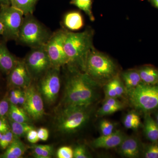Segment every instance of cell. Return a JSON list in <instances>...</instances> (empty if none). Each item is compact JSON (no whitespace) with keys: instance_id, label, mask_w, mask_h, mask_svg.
<instances>
[{"instance_id":"484cf974","label":"cell","mask_w":158,"mask_h":158,"mask_svg":"<svg viewBox=\"0 0 158 158\" xmlns=\"http://www.w3.org/2000/svg\"><path fill=\"white\" fill-rule=\"evenodd\" d=\"M125 127L129 129L137 130L141 125L140 116L135 112L128 113L123 120Z\"/></svg>"},{"instance_id":"277c9868","label":"cell","mask_w":158,"mask_h":158,"mask_svg":"<svg viewBox=\"0 0 158 158\" xmlns=\"http://www.w3.org/2000/svg\"><path fill=\"white\" fill-rule=\"evenodd\" d=\"M52 34L32 15H26L20 29L18 41L31 48L45 45Z\"/></svg>"},{"instance_id":"5bb4252c","label":"cell","mask_w":158,"mask_h":158,"mask_svg":"<svg viewBox=\"0 0 158 158\" xmlns=\"http://www.w3.org/2000/svg\"><path fill=\"white\" fill-rule=\"evenodd\" d=\"M118 147L119 152L125 157L138 158L141 154V144L135 137H126Z\"/></svg>"},{"instance_id":"52a82bcc","label":"cell","mask_w":158,"mask_h":158,"mask_svg":"<svg viewBox=\"0 0 158 158\" xmlns=\"http://www.w3.org/2000/svg\"><path fill=\"white\" fill-rule=\"evenodd\" d=\"M24 16L22 11L11 5L1 4L0 21L4 26L2 35L5 39L17 40Z\"/></svg>"},{"instance_id":"4dcf8cb0","label":"cell","mask_w":158,"mask_h":158,"mask_svg":"<svg viewBox=\"0 0 158 158\" xmlns=\"http://www.w3.org/2000/svg\"><path fill=\"white\" fill-rule=\"evenodd\" d=\"M57 156L59 158H73V149L69 146H63L58 149Z\"/></svg>"},{"instance_id":"7402d4cb","label":"cell","mask_w":158,"mask_h":158,"mask_svg":"<svg viewBox=\"0 0 158 158\" xmlns=\"http://www.w3.org/2000/svg\"><path fill=\"white\" fill-rule=\"evenodd\" d=\"M8 115L10 120L16 122L29 123L30 121V116L24 109L17 106V105L10 104Z\"/></svg>"},{"instance_id":"ab89813d","label":"cell","mask_w":158,"mask_h":158,"mask_svg":"<svg viewBox=\"0 0 158 158\" xmlns=\"http://www.w3.org/2000/svg\"><path fill=\"white\" fill-rule=\"evenodd\" d=\"M53 151V148L52 146L50 145H46V147L43 152L41 158H51L52 154Z\"/></svg>"},{"instance_id":"f1b7e54d","label":"cell","mask_w":158,"mask_h":158,"mask_svg":"<svg viewBox=\"0 0 158 158\" xmlns=\"http://www.w3.org/2000/svg\"><path fill=\"white\" fill-rule=\"evenodd\" d=\"M109 81L116 91L117 98L121 96L124 94L125 88L119 77L116 75Z\"/></svg>"},{"instance_id":"b9f144b4","label":"cell","mask_w":158,"mask_h":158,"mask_svg":"<svg viewBox=\"0 0 158 158\" xmlns=\"http://www.w3.org/2000/svg\"><path fill=\"white\" fill-rule=\"evenodd\" d=\"M4 30V26H3L2 23L0 21V35H3Z\"/></svg>"},{"instance_id":"ac0fdd59","label":"cell","mask_w":158,"mask_h":158,"mask_svg":"<svg viewBox=\"0 0 158 158\" xmlns=\"http://www.w3.org/2000/svg\"><path fill=\"white\" fill-rule=\"evenodd\" d=\"M144 132L146 138L152 142L158 141V125L150 113L144 116Z\"/></svg>"},{"instance_id":"74e56055","label":"cell","mask_w":158,"mask_h":158,"mask_svg":"<svg viewBox=\"0 0 158 158\" xmlns=\"http://www.w3.org/2000/svg\"><path fill=\"white\" fill-rule=\"evenodd\" d=\"M37 134L40 140L46 141L49 137V131L47 129L44 127H41L38 130Z\"/></svg>"},{"instance_id":"d590c367","label":"cell","mask_w":158,"mask_h":158,"mask_svg":"<svg viewBox=\"0 0 158 158\" xmlns=\"http://www.w3.org/2000/svg\"><path fill=\"white\" fill-rule=\"evenodd\" d=\"M22 91L19 90H12L10 93L9 101L10 103L15 105H18V99Z\"/></svg>"},{"instance_id":"3957f363","label":"cell","mask_w":158,"mask_h":158,"mask_svg":"<svg viewBox=\"0 0 158 158\" xmlns=\"http://www.w3.org/2000/svg\"><path fill=\"white\" fill-rule=\"evenodd\" d=\"M85 72L97 83L109 81L117 75V68L110 57L94 47L87 56Z\"/></svg>"},{"instance_id":"e0dca14e","label":"cell","mask_w":158,"mask_h":158,"mask_svg":"<svg viewBox=\"0 0 158 158\" xmlns=\"http://www.w3.org/2000/svg\"><path fill=\"white\" fill-rule=\"evenodd\" d=\"M63 24L69 30L78 31L84 26V19L81 14L79 11H71L64 16Z\"/></svg>"},{"instance_id":"2e32d148","label":"cell","mask_w":158,"mask_h":158,"mask_svg":"<svg viewBox=\"0 0 158 158\" xmlns=\"http://www.w3.org/2000/svg\"><path fill=\"white\" fill-rule=\"evenodd\" d=\"M26 148L24 144L18 138L15 137L6 151L0 155L2 158H21L25 153Z\"/></svg>"},{"instance_id":"ba28073f","label":"cell","mask_w":158,"mask_h":158,"mask_svg":"<svg viewBox=\"0 0 158 158\" xmlns=\"http://www.w3.org/2000/svg\"><path fill=\"white\" fill-rule=\"evenodd\" d=\"M66 30H59L52 34L45 44L46 49L52 66L60 68L68 64V59L64 50V40Z\"/></svg>"},{"instance_id":"e575fe53","label":"cell","mask_w":158,"mask_h":158,"mask_svg":"<svg viewBox=\"0 0 158 158\" xmlns=\"http://www.w3.org/2000/svg\"><path fill=\"white\" fill-rule=\"evenodd\" d=\"M105 90H106L105 93H106V98H117V94H116V91L110 81H109L108 84L106 85Z\"/></svg>"},{"instance_id":"1f68e13d","label":"cell","mask_w":158,"mask_h":158,"mask_svg":"<svg viewBox=\"0 0 158 158\" xmlns=\"http://www.w3.org/2000/svg\"><path fill=\"white\" fill-rule=\"evenodd\" d=\"M89 157L86 149L83 145H79L73 149V158H87Z\"/></svg>"},{"instance_id":"7a4b0ae2","label":"cell","mask_w":158,"mask_h":158,"mask_svg":"<svg viewBox=\"0 0 158 158\" xmlns=\"http://www.w3.org/2000/svg\"><path fill=\"white\" fill-rule=\"evenodd\" d=\"M93 31L87 29L79 33L67 31L64 40V50L71 68L85 72L88 54L93 45Z\"/></svg>"},{"instance_id":"8fae6325","label":"cell","mask_w":158,"mask_h":158,"mask_svg":"<svg viewBox=\"0 0 158 158\" xmlns=\"http://www.w3.org/2000/svg\"><path fill=\"white\" fill-rule=\"evenodd\" d=\"M26 101L23 109L30 118L34 120L41 118L44 114V103L41 95L34 86L25 88Z\"/></svg>"},{"instance_id":"603a6c76","label":"cell","mask_w":158,"mask_h":158,"mask_svg":"<svg viewBox=\"0 0 158 158\" xmlns=\"http://www.w3.org/2000/svg\"><path fill=\"white\" fill-rule=\"evenodd\" d=\"M38 0H10L11 6L19 9L24 16L33 15L35 5Z\"/></svg>"},{"instance_id":"9c48e42d","label":"cell","mask_w":158,"mask_h":158,"mask_svg":"<svg viewBox=\"0 0 158 158\" xmlns=\"http://www.w3.org/2000/svg\"><path fill=\"white\" fill-rule=\"evenodd\" d=\"M24 61L31 77L44 75L52 67L45 45L32 48Z\"/></svg>"},{"instance_id":"d6a6232c","label":"cell","mask_w":158,"mask_h":158,"mask_svg":"<svg viewBox=\"0 0 158 158\" xmlns=\"http://www.w3.org/2000/svg\"><path fill=\"white\" fill-rule=\"evenodd\" d=\"M10 104L6 100H3L0 101V117H4L8 114Z\"/></svg>"},{"instance_id":"d4e9b609","label":"cell","mask_w":158,"mask_h":158,"mask_svg":"<svg viewBox=\"0 0 158 158\" xmlns=\"http://www.w3.org/2000/svg\"><path fill=\"white\" fill-rule=\"evenodd\" d=\"M70 4L84 11L91 21L95 20L92 10V0H71Z\"/></svg>"},{"instance_id":"ee69618b","label":"cell","mask_w":158,"mask_h":158,"mask_svg":"<svg viewBox=\"0 0 158 158\" xmlns=\"http://www.w3.org/2000/svg\"><path fill=\"white\" fill-rule=\"evenodd\" d=\"M156 122L157 124L158 125V112L156 114Z\"/></svg>"},{"instance_id":"5b68a950","label":"cell","mask_w":158,"mask_h":158,"mask_svg":"<svg viewBox=\"0 0 158 158\" xmlns=\"http://www.w3.org/2000/svg\"><path fill=\"white\" fill-rule=\"evenodd\" d=\"M127 91L130 102L137 110L145 114L158 110V84L151 85L141 82Z\"/></svg>"},{"instance_id":"7c38bea8","label":"cell","mask_w":158,"mask_h":158,"mask_svg":"<svg viewBox=\"0 0 158 158\" xmlns=\"http://www.w3.org/2000/svg\"><path fill=\"white\" fill-rule=\"evenodd\" d=\"M9 75V82L13 86L25 89L31 85L32 77L24 60H19Z\"/></svg>"},{"instance_id":"d6986e66","label":"cell","mask_w":158,"mask_h":158,"mask_svg":"<svg viewBox=\"0 0 158 158\" xmlns=\"http://www.w3.org/2000/svg\"><path fill=\"white\" fill-rule=\"evenodd\" d=\"M123 108V104L116 98H106L103 104L97 112V115L103 116L111 115Z\"/></svg>"},{"instance_id":"8992f818","label":"cell","mask_w":158,"mask_h":158,"mask_svg":"<svg viewBox=\"0 0 158 158\" xmlns=\"http://www.w3.org/2000/svg\"><path fill=\"white\" fill-rule=\"evenodd\" d=\"M89 106H65L58 116L57 127L62 133L76 131L89 120L90 115Z\"/></svg>"},{"instance_id":"60d3db41","label":"cell","mask_w":158,"mask_h":158,"mask_svg":"<svg viewBox=\"0 0 158 158\" xmlns=\"http://www.w3.org/2000/svg\"><path fill=\"white\" fill-rule=\"evenodd\" d=\"M26 101V95L24 91H22L18 99V104L23 106Z\"/></svg>"},{"instance_id":"cb8c5ba5","label":"cell","mask_w":158,"mask_h":158,"mask_svg":"<svg viewBox=\"0 0 158 158\" xmlns=\"http://www.w3.org/2000/svg\"><path fill=\"white\" fill-rule=\"evenodd\" d=\"M10 129L16 138H19L27 135L29 131L34 129V127L29 123L16 122L9 120Z\"/></svg>"},{"instance_id":"4fadbf2b","label":"cell","mask_w":158,"mask_h":158,"mask_svg":"<svg viewBox=\"0 0 158 158\" xmlns=\"http://www.w3.org/2000/svg\"><path fill=\"white\" fill-rule=\"evenodd\" d=\"M126 137L119 130L108 135H102L94 139L92 144L94 148H110L118 147Z\"/></svg>"},{"instance_id":"4316f807","label":"cell","mask_w":158,"mask_h":158,"mask_svg":"<svg viewBox=\"0 0 158 158\" xmlns=\"http://www.w3.org/2000/svg\"><path fill=\"white\" fill-rule=\"evenodd\" d=\"M143 156L145 158H158V141L146 145L143 151Z\"/></svg>"},{"instance_id":"836d02e7","label":"cell","mask_w":158,"mask_h":158,"mask_svg":"<svg viewBox=\"0 0 158 158\" xmlns=\"http://www.w3.org/2000/svg\"><path fill=\"white\" fill-rule=\"evenodd\" d=\"M27 139L28 141L31 143L35 144L39 141L37 131L36 130L32 129L29 131L27 134Z\"/></svg>"},{"instance_id":"f546056e","label":"cell","mask_w":158,"mask_h":158,"mask_svg":"<svg viewBox=\"0 0 158 158\" xmlns=\"http://www.w3.org/2000/svg\"><path fill=\"white\" fill-rule=\"evenodd\" d=\"M99 128L102 135H108L114 132V124L111 122L106 119L101 122Z\"/></svg>"},{"instance_id":"7bdbcfd3","label":"cell","mask_w":158,"mask_h":158,"mask_svg":"<svg viewBox=\"0 0 158 158\" xmlns=\"http://www.w3.org/2000/svg\"><path fill=\"white\" fill-rule=\"evenodd\" d=\"M150 1L153 5L158 9V0H150Z\"/></svg>"},{"instance_id":"f6af8a7d","label":"cell","mask_w":158,"mask_h":158,"mask_svg":"<svg viewBox=\"0 0 158 158\" xmlns=\"http://www.w3.org/2000/svg\"><path fill=\"white\" fill-rule=\"evenodd\" d=\"M2 133H0V138H1V137H2Z\"/></svg>"},{"instance_id":"ffe728a7","label":"cell","mask_w":158,"mask_h":158,"mask_svg":"<svg viewBox=\"0 0 158 158\" xmlns=\"http://www.w3.org/2000/svg\"><path fill=\"white\" fill-rule=\"evenodd\" d=\"M142 82L148 85L158 84V69L153 66L146 65L138 70Z\"/></svg>"},{"instance_id":"6da1fadb","label":"cell","mask_w":158,"mask_h":158,"mask_svg":"<svg viewBox=\"0 0 158 158\" xmlns=\"http://www.w3.org/2000/svg\"><path fill=\"white\" fill-rule=\"evenodd\" d=\"M71 69L72 73L65 85L63 98L65 106H90L96 99L98 83L86 73Z\"/></svg>"},{"instance_id":"83f0119b","label":"cell","mask_w":158,"mask_h":158,"mask_svg":"<svg viewBox=\"0 0 158 158\" xmlns=\"http://www.w3.org/2000/svg\"><path fill=\"white\" fill-rule=\"evenodd\" d=\"M11 129L7 132L3 134L0 138V147L3 150L6 149L12 143L15 138Z\"/></svg>"},{"instance_id":"30bf717a","label":"cell","mask_w":158,"mask_h":158,"mask_svg":"<svg viewBox=\"0 0 158 158\" xmlns=\"http://www.w3.org/2000/svg\"><path fill=\"white\" fill-rule=\"evenodd\" d=\"M60 86L59 68L52 67L43 77L40 85V92L47 102L51 104L55 101Z\"/></svg>"},{"instance_id":"8d00e7d4","label":"cell","mask_w":158,"mask_h":158,"mask_svg":"<svg viewBox=\"0 0 158 158\" xmlns=\"http://www.w3.org/2000/svg\"><path fill=\"white\" fill-rule=\"evenodd\" d=\"M9 123L4 117H0V133L2 134L7 132L10 130Z\"/></svg>"},{"instance_id":"44dd1931","label":"cell","mask_w":158,"mask_h":158,"mask_svg":"<svg viewBox=\"0 0 158 158\" xmlns=\"http://www.w3.org/2000/svg\"><path fill=\"white\" fill-rule=\"evenodd\" d=\"M121 76L127 91L135 88L142 82L138 70L127 71L122 74Z\"/></svg>"},{"instance_id":"9a60e30c","label":"cell","mask_w":158,"mask_h":158,"mask_svg":"<svg viewBox=\"0 0 158 158\" xmlns=\"http://www.w3.org/2000/svg\"><path fill=\"white\" fill-rule=\"evenodd\" d=\"M19 60L9 52L6 44H0V69L9 74Z\"/></svg>"},{"instance_id":"bcb514c9","label":"cell","mask_w":158,"mask_h":158,"mask_svg":"<svg viewBox=\"0 0 158 158\" xmlns=\"http://www.w3.org/2000/svg\"></svg>"},{"instance_id":"f35d334b","label":"cell","mask_w":158,"mask_h":158,"mask_svg":"<svg viewBox=\"0 0 158 158\" xmlns=\"http://www.w3.org/2000/svg\"><path fill=\"white\" fill-rule=\"evenodd\" d=\"M46 147V145H34L33 147V152L35 157L41 158L43 152Z\"/></svg>"}]
</instances>
